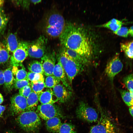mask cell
Listing matches in <instances>:
<instances>
[{
  "label": "cell",
  "instance_id": "cell-9",
  "mask_svg": "<svg viewBox=\"0 0 133 133\" xmlns=\"http://www.w3.org/2000/svg\"><path fill=\"white\" fill-rule=\"evenodd\" d=\"M29 44V42L26 41L19 42L17 47L10 57V64L12 66L22 64L27 57Z\"/></svg>",
  "mask_w": 133,
  "mask_h": 133
},
{
  "label": "cell",
  "instance_id": "cell-12",
  "mask_svg": "<svg viewBox=\"0 0 133 133\" xmlns=\"http://www.w3.org/2000/svg\"><path fill=\"white\" fill-rule=\"evenodd\" d=\"M43 74L48 76L53 75L55 65V54L54 52L45 54L41 58Z\"/></svg>",
  "mask_w": 133,
  "mask_h": 133
},
{
  "label": "cell",
  "instance_id": "cell-35",
  "mask_svg": "<svg viewBox=\"0 0 133 133\" xmlns=\"http://www.w3.org/2000/svg\"><path fill=\"white\" fill-rule=\"evenodd\" d=\"M113 33L118 35L125 37H127L129 35V29L125 27H121Z\"/></svg>",
  "mask_w": 133,
  "mask_h": 133
},
{
  "label": "cell",
  "instance_id": "cell-36",
  "mask_svg": "<svg viewBox=\"0 0 133 133\" xmlns=\"http://www.w3.org/2000/svg\"><path fill=\"white\" fill-rule=\"evenodd\" d=\"M14 2L17 5H21L23 7L26 8H27L28 7L30 3H31L30 0H16L14 1Z\"/></svg>",
  "mask_w": 133,
  "mask_h": 133
},
{
  "label": "cell",
  "instance_id": "cell-4",
  "mask_svg": "<svg viewBox=\"0 0 133 133\" xmlns=\"http://www.w3.org/2000/svg\"><path fill=\"white\" fill-rule=\"evenodd\" d=\"M65 25V20L62 16L54 13L50 15L46 19L44 29L48 35L55 38L59 37Z\"/></svg>",
  "mask_w": 133,
  "mask_h": 133
},
{
  "label": "cell",
  "instance_id": "cell-29",
  "mask_svg": "<svg viewBox=\"0 0 133 133\" xmlns=\"http://www.w3.org/2000/svg\"><path fill=\"white\" fill-rule=\"evenodd\" d=\"M27 79L30 82L33 83L39 82H44V79L43 74L30 72L28 73Z\"/></svg>",
  "mask_w": 133,
  "mask_h": 133
},
{
  "label": "cell",
  "instance_id": "cell-42",
  "mask_svg": "<svg viewBox=\"0 0 133 133\" xmlns=\"http://www.w3.org/2000/svg\"><path fill=\"white\" fill-rule=\"evenodd\" d=\"M3 98L2 95L0 93V104H1L3 102Z\"/></svg>",
  "mask_w": 133,
  "mask_h": 133
},
{
  "label": "cell",
  "instance_id": "cell-3",
  "mask_svg": "<svg viewBox=\"0 0 133 133\" xmlns=\"http://www.w3.org/2000/svg\"><path fill=\"white\" fill-rule=\"evenodd\" d=\"M58 60L63 68L70 84L74 78L83 71L85 66L68 57L61 50L58 55Z\"/></svg>",
  "mask_w": 133,
  "mask_h": 133
},
{
  "label": "cell",
  "instance_id": "cell-40",
  "mask_svg": "<svg viewBox=\"0 0 133 133\" xmlns=\"http://www.w3.org/2000/svg\"><path fill=\"white\" fill-rule=\"evenodd\" d=\"M129 111L131 115L133 117V106L130 107Z\"/></svg>",
  "mask_w": 133,
  "mask_h": 133
},
{
  "label": "cell",
  "instance_id": "cell-15",
  "mask_svg": "<svg viewBox=\"0 0 133 133\" xmlns=\"http://www.w3.org/2000/svg\"><path fill=\"white\" fill-rule=\"evenodd\" d=\"M53 75L61 81L63 84L67 89L71 91V87L69 84L65 71L59 62L55 65L53 71Z\"/></svg>",
  "mask_w": 133,
  "mask_h": 133
},
{
  "label": "cell",
  "instance_id": "cell-5",
  "mask_svg": "<svg viewBox=\"0 0 133 133\" xmlns=\"http://www.w3.org/2000/svg\"><path fill=\"white\" fill-rule=\"evenodd\" d=\"M100 116L97 124L92 126L88 133H116L114 125L105 113L99 106Z\"/></svg>",
  "mask_w": 133,
  "mask_h": 133
},
{
  "label": "cell",
  "instance_id": "cell-8",
  "mask_svg": "<svg viewBox=\"0 0 133 133\" xmlns=\"http://www.w3.org/2000/svg\"><path fill=\"white\" fill-rule=\"evenodd\" d=\"M36 112L40 117L46 121L55 117H63L60 109L54 104H41L37 106Z\"/></svg>",
  "mask_w": 133,
  "mask_h": 133
},
{
  "label": "cell",
  "instance_id": "cell-38",
  "mask_svg": "<svg viewBox=\"0 0 133 133\" xmlns=\"http://www.w3.org/2000/svg\"><path fill=\"white\" fill-rule=\"evenodd\" d=\"M5 109V106L0 105V117L2 116Z\"/></svg>",
  "mask_w": 133,
  "mask_h": 133
},
{
  "label": "cell",
  "instance_id": "cell-25",
  "mask_svg": "<svg viewBox=\"0 0 133 133\" xmlns=\"http://www.w3.org/2000/svg\"><path fill=\"white\" fill-rule=\"evenodd\" d=\"M8 20V16L2 7H0V34L3 33Z\"/></svg>",
  "mask_w": 133,
  "mask_h": 133
},
{
  "label": "cell",
  "instance_id": "cell-26",
  "mask_svg": "<svg viewBox=\"0 0 133 133\" xmlns=\"http://www.w3.org/2000/svg\"><path fill=\"white\" fill-rule=\"evenodd\" d=\"M11 56L3 43L0 42V64H4L9 60Z\"/></svg>",
  "mask_w": 133,
  "mask_h": 133
},
{
  "label": "cell",
  "instance_id": "cell-20",
  "mask_svg": "<svg viewBox=\"0 0 133 133\" xmlns=\"http://www.w3.org/2000/svg\"><path fill=\"white\" fill-rule=\"evenodd\" d=\"M4 79V87L6 90L10 91L13 88L14 78L12 68H8L3 71Z\"/></svg>",
  "mask_w": 133,
  "mask_h": 133
},
{
  "label": "cell",
  "instance_id": "cell-41",
  "mask_svg": "<svg viewBox=\"0 0 133 133\" xmlns=\"http://www.w3.org/2000/svg\"><path fill=\"white\" fill-rule=\"evenodd\" d=\"M31 2L34 4L38 3L41 1V0H30Z\"/></svg>",
  "mask_w": 133,
  "mask_h": 133
},
{
  "label": "cell",
  "instance_id": "cell-11",
  "mask_svg": "<svg viewBox=\"0 0 133 133\" xmlns=\"http://www.w3.org/2000/svg\"><path fill=\"white\" fill-rule=\"evenodd\" d=\"M10 110L13 116L28 111L26 98L19 94L14 96L11 99Z\"/></svg>",
  "mask_w": 133,
  "mask_h": 133
},
{
  "label": "cell",
  "instance_id": "cell-2",
  "mask_svg": "<svg viewBox=\"0 0 133 133\" xmlns=\"http://www.w3.org/2000/svg\"><path fill=\"white\" fill-rule=\"evenodd\" d=\"M17 122L20 127L28 133H37L41 122L40 117L34 111H28L19 115Z\"/></svg>",
  "mask_w": 133,
  "mask_h": 133
},
{
  "label": "cell",
  "instance_id": "cell-14",
  "mask_svg": "<svg viewBox=\"0 0 133 133\" xmlns=\"http://www.w3.org/2000/svg\"><path fill=\"white\" fill-rule=\"evenodd\" d=\"M38 94L39 101L41 104H53L58 101L57 98L51 88H48Z\"/></svg>",
  "mask_w": 133,
  "mask_h": 133
},
{
  "label": "cell",
  "instance_id": "cell-44",
  "mask_svg": "<svg viewBox=\"0 0 133 133\" xmlns=\"http://www.w3.org/2000/svg\"><path fill=\"white\" fill-rule=\"evenodd\" d=\"M5 133H14L11 131H8L6 132Z\"/></svg>",
  "mask_w": 133,
  "mask_h": 133
},
{
  "label": "cell",
  "instance_id": "cell-1",
  "mask_svg": "<svg viewBox=\"0 0 133 133\" xmlns=\"http://www.w3.org/2000/svg\"><path fill=\"white\" fill-rule=\"evenodd\" d=\"M63 46L73 50L90 59L93 53L91 41L83 29L71 23L66 24L59 36Z\"/></svg>",
  "mask_w": 133,
  "mask_h": 133
},
{
  "label": "cell",
  "instance_id": "cell-7",
  "mask_svg": "<svg viewBox=\"0 0 133 133\" xmlns=\"http://www.w3.org/2000/svg\"><path fill=\"white\" fill-rule=\"evenodd\" d=\"M47 39L44 35L29 43L28 49V55L33 58H41L45 54Z\"/></svg>",
  "mask_w": 133,
  "mask_h": 133
},
{
  "label": "cell",
  "instance_id": "cell-21",
  "mask_svg": "<svg viewBox=\"0 0 133 133\" xmlns=\"http://www.w3.org/2000/svg\"><path fill=\"white\" fill-rule=\"evenodd\" d=\"M26 100L28 111H34L37 107L39 101L38 94L32 91Z\"/></svg>",
  "mask_w": 133,
  "mask_h": 133
},
{
  "label": "cell",
  "instance_id": "cell-34",
  "mask_svg": "<svg viewBox=\"0 0 133 133\" xmlns=\"http://www.w3.org/2000/svg\"><path fill=\"white\" fill-rule=\"evenodd\" d=\"M32 92L30 85H27L19 89V94L26 98Z\"/></svg>",
  "mask_w": 133,
  "mask_h": 133
},
{
  "label": "cell",
  "instance_id": "cell-13",
  "mask_svg": "<svg viewBox=\"0 0 133 133\" xmlns=\"http://www.w3.org/2000/svg\"><path fill=\"white\" fill-rule=\"evenodd\" d=\"M52 90L58 101L61 103L65 102L68 100L72 95L71 91L60 83L53 87Z\"/></svg>",
  "mask_w": 133,
  "mask_h": 133
},
{
  "label": "cell",
  "instance_id": "cell-30",
  "mask_svg": "<svg viewBox=\"0 0 133 133\" xmlns=\"http://www.w3.org/2000/svg\"><path fill=\"white\" fill-rule=\"evenodd\" d=\"M30 86L32 91L38 94L42 91L46 87L44 82H30Z\"/></svg>",
  "mask_w": 133,
  "mask_h": 133
},
{
  "label": "cell",
  "instance_id": "cell-22",
  "mask_svg": "<svg viewBox=\"0 0 133 133\" xmlns=\"http://www.w3.org/2000/svg\"><path fill=\"white\" fill-rule=\"evenodd\" d=\"M122 24V22L121 21L115 18H113L101 25L100 26L108 28L114 33L121 27Z\"/></svg>",
  "mask_w": 133,
  "mask_h": 133
},
{
  "label": "cell",
  "instance_id": "cell-39",
  "mask_svg": "<svg viewBox=\"0 0 133 133\" xmlns=\"http://www.w3.org/2000/svg\"><path fill=\"white\" fill-rule=\"evenodd\" d=\"M129 35L133 37V26H131L129 29Z\"/></svg>",
  "mask_w": 133,
  "mask_h": 133
},
{
  "label": "cell",
  "instance_id": "cell-31",
  "mask_svg": "<svg viewBox=\"0 0 133 133\" xmlns=\"http://www.w3.org/2000/svg\"><path fill=\"white\" fill-rule=\"evenodd\" d=\"M58 133H76L74 126L69 123H62Z\"/></svg>",
  "mask_w": 133,
  "mask_h": 133
},
{
  "label": "cell",
  "instance_id": "cell-37",
  "mask_svg": "<svg viewBox=\"0 0 133 133\" xmlns=\"http://www.w3.org/2000/svg\"><path fill=\"white\" fill-rule=\"evenodd\" d=\"M4 83L3 71L0 70V86L4 84Z\"/></svg>",
  "mask_w": 133,
  "mask_h": 133
},
{
  "label": "cell",
  "instance_id": "cell-16",
  "mask_svg": "<svg viewBox=\"0 0 133 133\" xmlns=\"http://www.w3.org/2000/svg\"><path fill=\"white\" fill-rule=\"evenodd\" d=\"M61 50L71 58L85 66L89 63V59L81 56L73 50L63 46Z\"/></svg>",
  "mask_w": 133,
  "mask_h": 133
},
{
  "label": "cell",
  "instance_id": "cell-32",
  "mask_svg": "<svg viewBox=\"0 0 133 133\" xmlns=\"http://www.w3.org/2000/svg\"><path fill=\"white\" fill-rule=\"evenodd\" d=\"M27 85H30V82L27 79L21 80H14L13 88L19 89Z\"/></svg>",
  "mask_w": 133,
  "mask_h": 133
},
{
  "label": "cell",
  "instance_id": "cell-18",
  "mask_svg": "<svg viewBox=\"0 0 133 133\" xmlns=\"http://www.w3.org/2000/svg\"><path fill=\"white\" fill-rule=\"evenodd\" d=\"M19 42L16 35L11 33L7 36L4 43L9 53H12L17 47Z\"/></svg>",
  "mask_w": 133,
  "mask_h": 133
},
{
  "label": "cell",
  "instance_id": "cell-17",
  "mask_svg": "<svg viewBox=\"0 0 133 133\" xmlns=\"http://www.w3.org/2000/svg\"><path fill=\"white\" fill-rule=\"evenodd\" d=\"M62 124L60 118L55 117L46 121L45 126L47 130L53 133H58Z\"/></svg>",
  "mask_w": 133,
  "mask_h": 133
},
{
  "label": "cell",
  "instance_id": "cell-6",
  "mask_svg": "<svg viewBox=\"0 0 133 133\" xmlns=\"http://www.w3.org/2000/svg\"><path fill=\"white\" fill-rule=\"evenodd\" d=\"M76 113L78 118L87 122H95L98 119V115L95 109L83 101L79 103Z\"/></svg>",
  "mask_w": 133,
  "mask_h": 133
},
{
  "label": "cell",
  "instance_id": "cell-27",
  "mask_svg": "<svg viewBox=\"0 0 133 133\" xmlns=\"http://www.w3.org/2000/svg\"><path fill=\"white\" fill-rule=\"evenodd\" d=\"M60 80L53 75L47 76L44 82L46 87L48 88H53L59 84Z\"/></svg>",
  "mask_w": 133,
  "mask_h": 133
},
{
  "label": "cell",
  "instance_id": "cell-43",
  "mask_svg": "<svg viewBox=\"0 0 133 133\" xmlns=\"http://www.w3.org/2000/svg\"><path fill=\"white\" fill-rule=\"evenodd\" d=\"M4 3V0H0V7H2Z\"/></svg>",
  "mask_w": 133,
  "mask_h": 133
},
{
  "label": "cell",
  "instance_id": "cell-23",
  "mask_svg": "<svg viewBox=\"0 0 133 133\" xmlns=\"http://www.w3.org/2000/svg\"><path fill=\"white\" fill-rule=\"evenodd\" d=\"M120 47L128 57L133 58V40L121 43Z\"/></svg>",
  "mask_w": 133,
  "mask_h": 133
},
{
  "label": "cell",
  "instance_id": "cell-10",
  "mask_svg": "<svg viewBox=\"0 0 133 133\" xmlns=\"http://www.w3.org/2000/svg\"><path fill=\"white\" fill-rule=\"evenodd\" d=\"M123 66L118 54H116L108 62L105 72L111 83L115 76L122 70Z\"/></svg>",
  "mask_w": 133,
  "mask_h": 133
},
{
  "label": "cell",
  "instance_id": "cell-19",
  "mask_svg": "<svg viewBox=\"0 0 133 133\" xmlns=\"http://www.w3.org/2000/svg\"><path fill=\"white\" fill-rule=\"evenodd\" d=\"M12 71L14 80L27 79L28 73L22 64L12 66Z\"/></svg>",
  "mask_w": 133,
  "mask_h": 133
},
{
  "label": "cell",
  "instance_id": "cell-24",
  "mask_svg": "<svg viewBox=\"0 0 133 133\" xmlns=\"http://www.w3.org/2000/svg\"><path fill=\"white\" fill-rule=\"evenodd\" d=\"M28 67L30 72L43 74L42 65L41 62L37 60L33 61L29 64Z\"/></svg>",
  "mask_w": 133,
  "mask_h": 133
},
{
  "label": "cell",
  "instance_id": "cell-28",
  "mask_svg": "<svg viewBox=\"0 0 133 133\" xmlns=\"http://www.w3.org/2000/svg\"><path fill=\"white\" fill-rule=\"evenodd\" d=\"M119 91L123 100L126 104L130 107L133 106V98L129 92L123 90Z\"/></svg>",
  "mask_w": 133,
  "mask_h": 133
},
{
  "label": "cell",
  "instance_id": "cell-33",
  "mask_svg": "<svg viewBox=\"0 0 133 133\" xmlns=\"http://www.w3.org/2000/svg\"><path fill=\"white\" fill-rule=\"evenodd\" d=\"M123 83L129 91L133 90V74L129 75L123 79Z\"/></svg>",
  "mask_w": 133,
  "mask_h": 133
}]
</instances>
